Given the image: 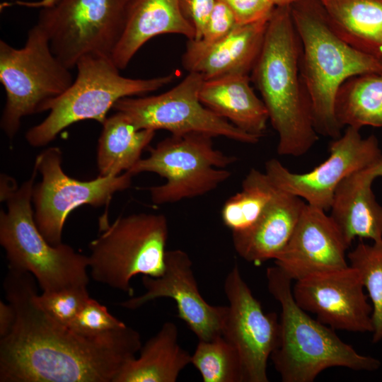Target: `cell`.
Wrapping results in <instances>:
<instances>
[{
    "label": "cell",
    "mask_w": 382,
    "mask_h": 382,
    "mask_svg": "<svg viewBox=\"0 0 382 382\" xmlns=\"http://www.w3.org/2000/svg\"><path fill=\"white\" fill-rule=\"evenodd\" d=\"M37 282L11 269L4 289L16 319L0 338V382H115L142 345L140 334L125 328L83 335L50 317L35 302Z\"/></svg>",
    "instance_id": "1"
},
{
    "label": "cell",
    "mask_w": 382,
    "mask_h": 382,
    "mask_svg": "<svg viewBox=\"0 0 382 382\" xmlns=\"http://www.w3.org/2000/svg\"><path fill=\"white\" fill-rule=\"evenodd\" d=\"M300 52L290 6L275 7L250 79L278 134L277 152L280 156H301L319 139L301 81Z\"/></svg>",
    "instance_id": "2"
},
{
    "label": "cell",
    "mask_w": 382,
    "mask_h": 382,
    "mask_svg": "<svg viewBox=\"0 0 382 382\" xmlns=\"http://www.w3.org/2000/svg\"><path fill=\"white\" fill-rule=\"evenodd\" d=\"M301 46L299 67L315 129L335 139L342 127L335 115V100L347 79L382 73V61L341 39L331 28L318 0H296L290 6Z\"/></svg>",
    "instance_id": "3"
},
{
    "label": "cell",
    "mask_w": 382,
    "mask_h": 382,
    "mask_svg": "<svg viewBox=\"0 0 382 382\" xmlns=\"http://www.w3.org/2000/svg\"><path fill=\"white\" fill-rule=\"evenodd\" d=\"M266 278L269 292L281 306L278 342L270 358L283 382H313L333 367L365 371L380 368L378 359L359 354L335 330L300 308L292 295V280L277 266L267 269Z\"/></svg>",
    "instance_id": "4"
},
{
    "label": "cell",
    "mask_w": 382,
    "mask_h": 382,
    "mask_svg": "<svg viewBox=\"0 0 382 382\" xmlns=\"http://www.w3.org/2000/svg\"><path fill=\"white\" fill-rule=\"evenodd\" d=\"M20 187L13 179L1 176V201L6 210L0 212V244L6 252L8 269L30 273L42 292L87 287L88 257L62 243L50 244L34 219L32 193L35 176Z\"/></svg>",
    "instance_id": "5"
},
{
    "label": "cell",
    "mask_w": 382,
    "mask_h": 382,
    "mask_svg": "<svg viewBox=\"0 0 382 382\" xmlns=\"http://www.w3.org/2000/svg\"><path fill=\"white\" fill-rule=\"evenodd\" d=\"M77 74L71 86L48 106V115L25 133L28 143L41 147L52 142L69 126L86 120L101 125L120 99L143 96L171 83L173 74L150 79L120 74L111 57L89 54L76 64Z\"/></svg>",
    "instance_id": "6"
},
{
    "label": "cell",
    "mask_w": 382,
    "mask_h": 382,
    "mask_svg": "<svg viewBox=\"0 0 382 382\" xmlns=\"http://www.w3.org/2000/svg\"><path fill=\"white\" fill-rule=\"evenodd\" d=\"M100 234L89 243L88 269L93 279L133 296L131 279L137 274L158 277L166 267L168 223L154 213L99 220Z\"/></svg>",
    "instance_id": "7"
},
{
    "label": "cell",
    "mask_w": 382,
    "mask_h": 382,
    "mask_svg": "<svg viewBox=\"0 0 382 382\" xmlns=\"http://www.w3.org/2000/svg\"><path fill=\"white\" fill-rule=\"evenodd\" d=\"M0 81L6 91L0 127L12 139L23 117L47 111L50 103L71 86L74 78L36 23L28 30L22 47L0 40Z\"/></svg>",
    "instance_id": "8"
},
{
    "label": "cell",
    "mask_w": 382,
    "mask_h": 382,
    "mask_svg": "<svg viewBox=\"0 0 382 382\" xmlns=\"http://www.w3.org/2000/svg\"><path fill=\"white\" fill-rule=\"evenodd\" d=\"M212 138L202 133L171 134L149 149V155L128 173H154L166 179L163 184L148 188L156 205L206 195L230 178L231 173L226 168L237 161L214 148Z\"/></svg>",
    "instance_id": "9"
},
{
    "label": "cell",
    "mask_w": 382,
    "mask_h": 382,
    "mask_svg": "<svg viewBox=\"0 0 382 382\" xmlns=\"http://www.w3.org/2000/svg\"><path fill=\"white\" fill-rule=\"evenodd\" d=\"M129 0H43L37 24L67 68L84 56L111 57L123 31Z\"/></svg>",
    "instance_id": "10"
},
{
    "label": "cell",
    "mask_w": 382,
    "mask_h": 382,
    "mask_svg": "<svg viewBox=\"0 0 382 382\" xmlns=\"http://www.w3.org/2000/svg\"><path fill=\"white\" fill-rule=\"evenodd\" d=\"M204 81L199 74L188 72L166 92L124 98L112 109L126 115L139 129H163L173 135L202 133L244 144L258 142L260 137L238 129L202 103L199 91Z\"/></svg>",
    "instance_id": "11"
},
{
    "label": "cell",
    "mask_w": 382,
    "mask_h": 382,
    "mask_svg": "<svg viewBox=\"0 0 382 382\" xmlns=\"http://www.w3.org/2000/svg\"><path fill=\"white\" fill-rule=\"evenodd\" d=\"M62 163L61 149L52 146L36 156L34 165L42 177L33 189L34 219L52 245L62 243L64 223L74 209L84 204L94 207L108 204L116 192L129 187L133 176L125 172L117 176L98 175L91 180H79L67 175Z\"/></svg>",
    "instance_id": "12"
},
{
    "label": "cell",
    "mask_w": 382,
    "mask_h": 382,
    "mask_svg": "<svg viewBox=\"0 0 382 382\" xmlns=\"http://www.w3.org/2000/svg\"><path fill=\"white\" fill-rule=\"evenodd\" d=\"M328 151L326 160L308 172L293 173L276 158L266 161L265 172L277 188L328 212L342 180L382 156L375 135L363 137L360 129L352 127H347L343 134L332 139Z\"/></svg>",
    "instance_id": "13"
},
{
    "label": "cell",
    "mask_w": 382,
    "mask_h": 382,
    "mask_svg": "<svg viewBox=\"0 0 382 382\" xmlns=\"http://www.w3.org/2000/svg\"><path fill=\"white\" fill-rule=\"evenodd\" d=\"M224 289L228 305L222 336L238 352L243 382H268L267 361L278 342L279 320L275 313H265L237 265Z\"/></svg>",
    "instance_id": "14"
},
{
    "label": "cell",
    "mask_w": 382,
    "mask_h": 382,
    "mask_svg": "<svg viewBox=\"0 0 382 382\" xmlns=\"http://www.w3.org/2000/svg\"><path fill=\"white\" fill-rule=\"evenodd\" d=\"M297 305L333 330L372 332V306L358 272L351 266L295 281Z\"/></svg>",
    "instance_id": "15"
},
{
    "label": "cell",
    "mask_w": 382,
    "mask_h": 382,
    "mask_svg": "<svg viewBox=\"0 0 382 382\" xmlns=\"http://www.w3.org/2000/svg\"><path fill=\"white\" fill-rule=\"evenodd\" d=\"M141 281L146 291L125 300L121 303L122 307L134 310L153 300L169 298L176 303L178 318L199 340L208 341L222 335L228 306H213L202 297L186 252L167 250L163 274L158 277L143 275Z\"/></svg>",
    "instance_id": "16"
},
{
    "label": "cell",
    "mask_w": 382,
    "mask_h": 382,
    "mask_svg": "<svg viewBox=\"0 0 382 382\" xmlns=\"http://www.w3.org/2000/svg\"><path fill=\"white\" fill-rule=\"evenodd\" d=\"M326 212L306 204L289 242L274 260L292 281L349 266V248Z\"/></svg>",
    "instance_id": "17"
},
{
    "label": "cell",
    "mask_w": 382,
    "mask_h": 382,
    "mask_svg": "<svg viewBox=\"0 0 382 382\" xmlns=\"http://www.w3.org/2000/svg\"><path fill=\"white\" fill-rule=\"evenodd\" d=\"M269 18L237 24L228 34L213 42L188 40L182 57L183 67L188 72L199 74L204 80L248 75L261 51Z\"/></svg>",
    "instance_id": "18"
},
{
    "label": "cell",
    "mask_w": 382,
    "mask_h": 382,
    "mask_svg": "<svg viewBox=\"0 0 382 382\" xmlns=\"http://www.w3.org/2000/svg\"><path fill=\"white\" fill-rule=\"evenodd\" d=\"M382 177V156L347 176L337 187L331 202V219L348 248L356 238L382 240V206L372 190Z\"/></svg>",
    "instance_id": "19"
},
{
    "label": "cell",
    "mask_w": 382,
    "mask_h": 382,
    "mask_svg": "<svg viewBox=\"0 0 382 382\" xmlns=\"http://www.w3.org/2000/svg\"><path fill=\"white\" fill-rule=\"evenodd\" d=\"M306 204L301 198L277 188L253 225L232 233L238 255L255 265L274 260L289 242Z\"/></svg>",
    "instance_id": "20"
},
{
    "label": "cell",
    "mask_w": 382,
    "mask_h": 382,
    "mask_svg": "<svg viewBox=\"0 0 382 382\" xmlns=\"http://www.w3.org/2000/svg\"><path fill=\"white\" fill-rule=\"evenodd\" d=\"M163 34L195 39V29L179 0H129L123 31L112 55L115 64L125 69L143 45Z\"/></svg>",
    "instance_id": "21"
},
{
    "label": "cell",
    "mask_w": 382,
    "mask_h": 382,
    "mask_svg": "<svg viewBox=\"0 0 382 382\" xmlns=\"http://www.w3.org/2000/svg\"><path fill=\"white\" fill-rule=\"evenodd\" d=\"M247 74H231L204 80L199 91L202 103L238 129L261 137L269 115L255 93Z\"/></svg>",
    "instance_id": "22"
},
{
    "label": "cell",
    "mask_w": 382,
    "mask_h": 382,
    "mask_svg": "<svg viewBox=\"0 0 382 382\" xmlns=\"http://www.w3.org/2000/svg\"><path fill=\"white\" fill-rule=\"evenodd\" d=\"M333 31L382 61V0H318Z\"/></svg>",
    "instance_id": "23"
},
{
    "label": "cell",
    "mask_w": 382,
    "mask_h": 382,
    "mask_svg": "<svg viewBox=\"0 0 382 382\" xmlns=\"http://www.w3.org/2000/svg\"><path fill=\"white\" fill-rule=\"evenodd\" d=\"M173 322H166L159 331L141 346L139 357L130 361L115 382H175L191 364L192 355L178 343Z\"/></svg>",
    "instance_id": "24"
},
{
    "label": "cell",
    "mask_w": 382,
    "mask_h": 382,
    "mask_svg": "<svg viewBox=\"0 0 382 382\" xmlns=\"http://www.w3.org/2000/svg\"><path fill=\"white\" fill-rule=\"evenodd\" d=\"M98 139L97 166L100 176H117L129 171L141 158L156 131L139 129L121 112L108 116Z\"/></svg>",
    "instance_id": "25"
},
{
    "label": "cell",
    "mask_w": 382,
    "mask_h": 382,
    "mask_svg": "<svg viewBox=\"0 0 382 382\" xmlns=\"http://www.w3.org/2000/svg\"><path fill=\"white\" fill-rule=\"evenodd\" d=\"M340 126L382 127V73L353 76L340 86L335 100Z\"/></svg>",
    "instance_id": "26"
},
{
    "label": "cell",
    "mask_w": 382,
    "mask_h": 382,
    "mask_svg": "<svg viewBox=\"0 0 382 382\" xmlns=\"http://www.w3.org/2000/svg\"><path fill=\"white\" fill-rule=\"evenodd\" d=\"M277 190L265 172L251 168L242 182L241 190L224 204V224L232 233L248 228L260 217Z\"/></svg>",
    "instance_id": "27"
},
{
    "label": "cell",
    "mask_w": 382,
    "mask_h": 382,
    "mask_svg": "<svg viewBox=\"0 0 382 382\" xmlns=\"http://www.w3.org/2000/svg\"><path fill=\"white\" fill-rule=\"evenodd\" d=\"M349 266L359 273L372 306V342L382 340V240L372 244L359 241L347 254Z\"/></svg>",
    "instance_id": "28"
},
{
    "label": "cell",
    "mask_w": 382,
    "mask_h": 382,
    "mask_svg": "<svg viewBox=\"0 0 382 382\" xmlns=\"http://www.w3.org/2000/svg\"><path fill=\"white\" fill-rule=\"evenodd\" d=\"M191 364L204 382H243L238 352L222 335L208 341L199 340Z\"/></svg>",
    "instance_id": "29"
},
{
    "label": "cell",
    "mask_w": 382,
    "mask_h": 382,
    "mask_svg": "<svg viewBox=\"0 0 382 382\" xmlns=\"http://www.w3.org/2000/svg\"><path fill=\"white\" fill-rule=\"evenodd\" d=\"M89 297L87 287H74L40 294L37 292L34 301L52 319L70 326Z\"/></svg>",
    "instance_id": "30"
},
{
    "label": "cell",
    "mask_w": 382,
    "mask_h": 382,
    "mask_svg": "<svg viewBox=\"0 0 382 382\" xmlns=\"http://www.w3.org/2000/svg\"><path fill=\"white\" fill-rule=\"evenodd\" d=\"M125 326L106 306L89 297L69 327L83 335L97 336Z\"/></svg>",
    "instance_id": "31"
},
{
    "label": "cell",
    "mask_w": 382,
    "mask_h": 382,
    "mask_svg": "<svg viewBox=\"0 0 382 382\" xmlns=\"http://www.w3.org/2000/svg\"><path fill=\"white\" fill-rule=\"evenodd\" d=\"M237 24L232 11L216 0L200 40L207 43L215 42L228 34Z\"/></svg>",
    "instance_id": "32"
},
{
    "label": "cell",
    "mask_w": 382,
    "mask_h": 382,
    "mask_svg": "<svg viewBox=\"0 0 382 382\" xmlns=\"http://www.w3.org/2000/svg\"><path fill=\"white\" fill-rule=\"evenodd\" d=\"M219 1L232 11L238 24H247L268 18L275 8L268 0Z\"/></svg>",
    "instance_id": "33"
},
{
    "label": "cell",
    "mask_w": 382,
    "mask_h": 382,
    "mask_svg": "<svg viewBox=\"0 0 382 382\" xmlns=\"http://www.w3.org/2000/svg\"><path fill=\"white\" fill-rule=\"evenodd\" d=\"M216 0H179L183 15L192 25L195 40H200Z\"/></svg>",
    "instance_id": "34"
},
{
    "label": "cell",
    "mask_w": 382,
    "mask_h": 382,
    "mask_svg": "<svg viewBox=\"0 0 382 382\" xmlns=\"http://www.w3.org/2000/svg\"><path fill=\"white\" fill-rule=\"evenodd\" d=\"M16 319L14 309L11 303L0 301V338L6 336L12 329Z\"/></svg>",
    "instance_id": "35"
},
{
    "label": "cell",
    "mask_w": 382,
    "mask_h": 382,
    "mask_svg": "<svg viewBox=\"0 0 382 382\" xmlns=\"http://www.w3.org/2000/svg\"><path fill=\"white\" fill-rule=\"evenodd\" d=\"M270 1L274 7L279 6H289L294 3L296 0H268Z\"/></svg>",
    "instance_id": "36"
}]
</instances>
